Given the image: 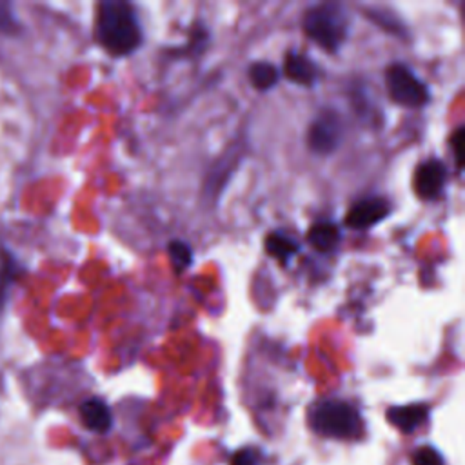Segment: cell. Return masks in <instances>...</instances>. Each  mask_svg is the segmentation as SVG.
Listing matches in <instances>:
<instances>
[{
    "label": "cell",
    "mask_w": 465,
    "mask_h": 465,
    "mask_svg": "<svg viewBox=\"0 0 465 465\" xmlns=\"http://www.w3.org/2000/svg\"><path fill=\"white\" fill-rule=\"evenodd\" d=\"M449 180L447 165L441 160L430 158L416 167L414 191L421 200H436L441 196Z\"/></svg>",
    "instance_id": "6"
},
{
    "label": "cell",
    "mask_w": 465,
    "mask_h": 465,
    "mask_svg": "<svg viewBox=\"0 0 465 465\" xmlns=\"http://www.w3.org/2000/svg\"><path fill=\"white\" fill-rule=\"evenodd\" d=\"M349 13L341 4L323 2L303 13V33L327 53H338L349 35Z\"/></svg>",
    "instance_id": "2"
},
{
    "label": "cell",
    "mask_w": 465,
    "mask_h": 465,
    "mask_svg": "<svg viewBox=\"0 0 465 465\" xmlns=\"http://www.w3.org/2000/svg\"><path fill=\"white\" fill-rule=\"evenodd\" d=\"M256 461H258V454L251 447L236 450L231 458V465H256Z\"/></svg>",
    "instance_id": "18"
},
{
    "label": "cell",
    "mask_w": 465,
    "mask_h": 465,
    "mask_svg": "<svg viewBox=\"0 0 465 465\" xmlns=\"http://www.w3.org/2000/svg\"><path fill=\"white\" fill-rule=\"evenodd\" d=\"M18 31H20V24L13 13V5L9 2H0V33L16 35Z\"/></svg>",
    "instance_id": "16"
},
{
    "label": "cell",
    "mask_w": 465,
    "mask_h": 465,
    "mask_svg": "<svg viewBox=\"0 0 465 465\" xmlns=\"http://www.w3.org/2000/svg\"><path fill=\"white\" fill-rule=\"evenodd\" d=\"M94 38L113 56L134 53L142 40V25L131 4L104 0L96 5Z\"/></svg>",
    "instance_id": "1"
},
{
    "label": "cell",
    "mask_w": 465,
    "mask_h": 465,
    "mask_svg": "<svg viewBox=\"0 0 465 465\" xmlns=\"http://www.w3.org/2000/svg\"><path fill=\"white\" fill-rule=\"evenodd\" d=\"M265 251L280 263H285L300 251V243L292 236H287L280 231H272L271 234L265 236Z\"/></svg>",
    "instance_id": "12"
},
{
    "label": "cell",
    "mask_w": 465,
    "mask_h": 465,
    "mask_svg": "<svg viewBox=\"0 0 465 465\" xmlns=\"http://www.w3.org/2000/svg\"><path fill=\"white\" fill-rule=\"evenodd\" d=\"M283 74L287 80L298 85L311 87L318 80V67L307 54L298 51H287L283 58Z\"/></svg>",
    "instance_id": "8"
},
{
    "label": "cell",
    "mask_w": 465,
    "mask_h": 465,
    "mask_svg": "<svg viewBox=\"0 0 465 465\" xmlns=\"http://www.w3.org/2000/svg\"><path fill=\"white\" fill-rule=\"evenodd\" d=\"M80 420L85 429L93 432H107L113 427V414L109 405L102 398H87L80 403Z\"/></svg>",
    "instance_id": "9"
},
{
    "label": "cell",
    "mask_w": 465,
    "mask_h": 465,
    "mask_svg": "<svg viewBox=\"0 0 465 465\" xmlns=\"http://www.w3.org/2000/svg\"><path fill=\"white\" fill-rule=\"evenodd\" d=\"M385 87L389 98L403 107L418 109L429 104L430 93L423 80H420L411 67L394 62L385 69Z\"/></svg>",
    "instance_id": "4"
},
{
    "label": "cell",
    "mask_w": 465,
    "mask_h": 465,
    "mask_svg": "<svg viewBox=\"0 0 465 465\" xmlns=\"http://www.w3.org/2000/svg\"><path fill=\"white\" fill-rule=\"evenodd\" d=\"M247 74H249V80H251L252 87L258 89V91H269L280 80V71L271 62H254V64H251Z\"/></svg>",
    "instance_id": "13"
},
{
    "label": "cell",
    "mask_w": 465,
    "mask_h": 465,
    "mask_svg": "<svg viewBox=\"0 0 465 465\" xmlns=\"http://www.w3.org/2000/svg\"><path fill=\"white\" fill-rule=\"evenodd\" d=\"M341 240L340 227L332 222H318L307 231V243L318 252H332Z\"/></svg>",
    "instance_id": "11"
},
{
    "label": "cell",
    "mask_w": 465,
    "mask_h": 465,
    "mask_svg": "<svg viewBox=\"0 0 465 465\" xmlns=\"http://www.w3.org/2000/svg\"><path fill=\"white\" fill-rule=\"evenodd\" d=\"M391 213V205L381 196H371L356 202L345 214V225L361 231L376 225L378 222L385 220Z\"/></svg>",
    "instance_id": "7"
},
{
    "label": "cell",
    "mask_w": 465,
    "mask_h": 465,
    "mask_svg": "<svg viewBox=\"0 0 465 465\" xmlns=\"http://www.w3.org/2000/svg\"><path fill=\"white\" fill-rule=\"evenodd\" d=\"M309 423L314 432L336 438L354 440L361 434V418L358 409L343 400H322L312 405Z\"/></svg>",
    "instance_id": "3"
},
{
    "label": "cell",
    "mask_w": 465,
    "mask_h": 465,
    "mask_svg": "<svg viewBox=\"0 0 465 465\" xmlns=\"http://www.w3.org/2000/svg\"><path fill=\"white\" fill-rule=\"evenodd\" d=\"M167 254L173 263V269L178 274L193 265V249L183 240H171L167 245Z\"/></svg>",
    "instance_id": "15"
},
{
    "label": "cell",
    "mask_w": 465,
    "mask_h": 465,
    "mask_svg": "<svg viewBox=\"0 0 465 465\" xmlns=\"http://www.w3.org/2000/svg\"><path fill=\"white\" fill-rule=\"evenodd\" d=\"M429 418L427 403H409L400 407H391L387 411V420L398 427L401 432H414L420 425H423Z\"/></svg>",
    "instance_id": "10"
},
{
    "label": "cell",
    "mask_w": 465,
    "mask_h": 465,
    "mask_svg": "<svg viewBox=\"0 0 465 465\" xmlns=\"http://www.w3.org/2000/svg\"><path fill=\"white\" fill-rule=\"evenodd\" d=\"M18 274H20L18 262L4 245H0V307L4 305L7 292L15 283V280L18 278Z\"/></svg>",
    "instance_id": "14"
},
{
    "label": "cell",
    "mask_w": 465,
    "mask_h": 465,
    "mask_svg": "<svg viewBox=\"0 0 465 465\" xmlns=\"http://www.w3.org/2000/svg\"><path fill=\"white\" fill-rule=\"evenodd\" d=\"M341 136H343L341 118L334 111H323L309 125L307 145L316 154H329L340 145Z\"/></svg>",
    "instance_id": "5"
},
{
    "label": "cell",
    "mask_w": 465,
    "mask_h": 465,
    "mask_svg": "<svg viewBox=\"0 0 465 465\" xmlns=\"http://www.w3.org/2000/svg\"><path fill=\"white\" fill-rule=\"evenodd\" d=\"M412 465H443V458L434 447L423 445L412 452Z\"/></svg>",
    "instance_id": "17"
},
{
    "label": "cell",
    "mask_w": 465,
    "mask_h": 465,
    "mask_svg": "<svg viewBox=\"0 0 465 465\" xmlns=\"http://www.w3.org/2000/svg\"><path fill=\"white\" fill-rule=\"evenodd\" d=\"M463 138H465V133H463V127H458V131L454 133L452 136V151H454V160L458 163V167L461 165V154H460V149L463 145Z\"/></svg>",
    "instance_id": "19"
}]
</instances>
